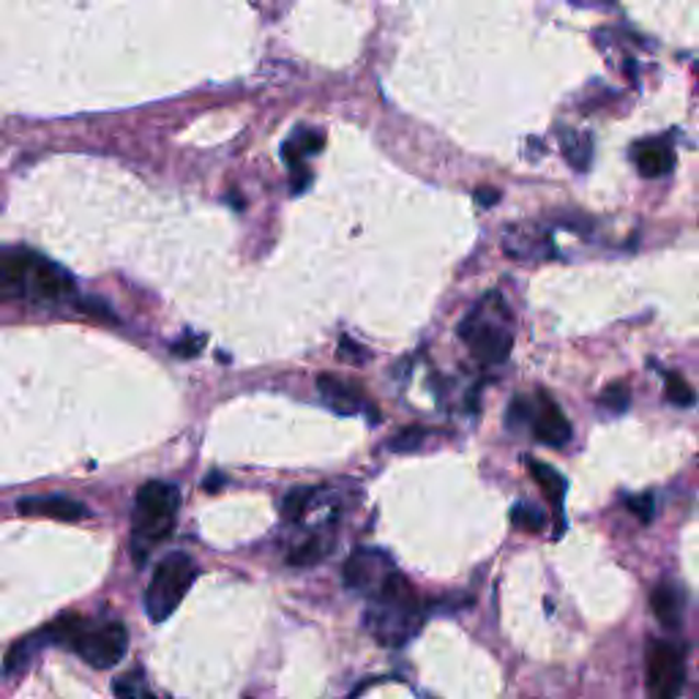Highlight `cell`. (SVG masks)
<instances>
[{
	"mask_svg": "<svg viewBox=\"0 0 699 699\" xmlns=\"http://www.w3.org/2000/svg\"><path fill=\"white\" fill-rule=\"evenodd\" d=\"M113 691H115V699H157L153 697V691L148 689V684L142 680L140 673H129L115 678Z\"/></svg>",
	"mask_w": 699,
	"mask_h": 699,
	"instance_id": "21",
	"label": "cell"
},
{
	"mask_svg": "<svg viewBox=\"0 0 699 699\" xmlns=\"http://www.w3.org/2000/svg\"><path fill=\"white\" fill-rule=\"evenodd\" d=\"M634 164L645 177H664L675 170V151L667 140H648L634 148Z\"/></svg>",
	"mask_w": 699,
	"mask_h": 699,
	"instance_id": "12",
	"label": "cell"
},
{
	"mask_svg": "<svg viewBox=\"0 0 699 699\" xmlns=\"http://www.w3.org/2000/svg\"><path fill=\"white\" fill-rule=\"evenodd\" d=\"M42 645H44L42 634H33V637H27V640L14 642V645H11V651L5 653V675H14L16 669L25 667V664L31 662L33 653H36Z\"/></svg>",
	"mask_w": 699,
	"mask_h": 699,
	"instance_id": "20",
	"label": "cell"
},
{
	"mask_svg": "<svg viewBox=\"0 0 699 699\" xmlns=\"http://www.w3.org/2000/svg\"><path fill=\"white\" fill-rule=\"evenodd\" d=\"M320 490H314V486H301V490H293L290 495L282 501V517L287 519V523H301L303 514L312 508V501L318 497Z\"/></svg>",
	"mask_w": 699,
	"mask_h": 699,
	"instance_id": "19",
	"label": "cell"
},
{
	"mask_svg": "<svg viewBox=\"0 0 699 699\" xmlns=\"http://www.w3.org/2000/svg\"><path fill=\"white\" fill-rule=\"evenodd\" d=\"M421 623H424V604L419 593L399 571H393L386 585L369 598L366 629L382 645L402 648L419 634Z\"/></svg>",
	"mask_w": 699,
	"mask_h": 699,
	"instance_id": "2",
	"label": "cell"
},
{
	"mask_svg": "<svg viewBox=\"0 0 699 699\" xmlns=\"http://www.w3.org/2000/svg\"><path fill=\"white\" fill-rule=\"evenodd\" d=\"M320 148H323V137H320L318 131L298 129L296 135H293V140L285 142V148H282V157L287 159V164H296V162H301L303 157H309V153H318Z\"/></svg>",
	"mask_w": 699,
	"mask_h": 699,
	"instance_id": "18",
	"label": "cell"
},
{
	"mask_svg": "<svg viewBox=\"0 0 699 699\" xmlns=\"http://www.w3.org/2000/svg\"><path fill=\"white\" fill-rule=\"evenodd\" d=\"M20 514H44V517L60 519V523H77V519L88 517V508L80 501L66 495H49V497H25L16 503Z\"/></svg>",
	"mask_w": 699,
	"mask_h": 699,
	"instance_id": "10",
	"label": "cell"
},
{
	"mask_svg": "<svg viewBox=\"0 0 699 699\" xmlns=\"http://www.w3.org/2000/svg\"><path fill=\"white\" fill-rule=\"evenodd\" d=\"M38 634L49 645H64L75 651L93 669L115 667L129 651V634H126V626L118 620L91 623V620H82L80 615L69 612L60 615Z\"/></svg>",
	"mask_w": 699,
	"mask_h": 699,
	"instance_id": "1",
	"label": "cell"
},
{
	"mask_svg": "<svg viewBox=\"0 0 699 699\" xmlns=\"http://www.w3.org/2000/svg\"><path fill=\"white\" fill-rule=\"evenodd\" d=\"M397 571L393 560L380 549H358L347 558L345 563V585L350 591H358L364 596H375L388 576Z\"/></svg>",
	"mask_w": 699,
	"mask_h": 699,
	"instance_id": "7",
	"label": "cell"
},
{
	"mask_svg": "<svg viewBox=\"0 0 699 699\" xmlns=\"http://www.w3.org/2000/svg\"><path fill=\"white\" fill-rule=\"evenodd\" d=\"M325 552H331V541L323 536V532H312L307 541L298 543L290 552L287 563L290 565H314L325 558Z\"/></svg>",
	"mask_w": 699,
	"mask_h": 699,
	"instance_id": "17",
	"label": "cell"
},
{
	"mask_svg": "<svg viewBox=\"0 0 699 699\" xmlns=\"http://www.w3.org/2000/svg\"><path fill=\"white\" fill-rule=\"evenodd\" d=\"M82 309H85V312H91V314H99L102 320H115L113 309H110L104 301H96V298H88V301H82Z\"/></svg>",
	"mask_w": 699,
	"mask_h": 699,
	"instance_id": "30",
	"label": "cell"
},
{
	"mask_svg": "<svg viewBox=\"0 0 699 699\" xmlns=\"http://www.w3.org/2000/svg\"><path fill=\"white\" fill-rule=\"evenodd\" d=\"M651 699H680L686 686V651L675 642L651 640L645 656Z\"/></svg>",
	"mask_w": 699,
	"mask_h": 699,
	"instance_id": "6",
	"label": "cell"
},
{
	"mask_svg": "<svg viewBox=\"0 0 699 699\" xmlns=\"http://www.w3.org/2000/svg\"><path fill=\"white\" fill-rule=\"evenodd\" d=\"M426 435H429V432H426L424 426H408V429H402L391 440V451H399V454L415 451V448L426 440Z\"/></svg>",
	"mask_w": 699,
	"mask_h": 699,
	"instance_id": "25",
	"label": "cell"
},
{
	"mask_svg": "<svg viewBox=\"0 0 699 699\" xmlns=\"http://www.w3.org/2000/svg\"><path fill=\"white\" fill-rule=\"evenodd\" d=\"M290 170H293V192H303V186H309V181H312V177H309V170L303 168V162H296V164H290Z\"/></svg>",
	"mask_w": 699,
	"mask_h": 699,
	"instance_id": "29",
	"label": "cell"
},
{
	"mask_svg": "<svg viewBox=\"0 0 699 699\" xmlns=\"http://www.w3.org/2000/svg\"><path fill=\"white\" fill-rule=\"evenodd\" d=\"M318 388H320V393H323L325 402H329L331 408L336 410V413H342V415L358 413L360 393L355 386H350V382H345V380H336V377H331V375H320Z\"/></svg>",
	"mask_w": 699,
	"mask_h": 699,
	"instance_id": "15",
	"label": "cell"
},
{
	"mask_svg": "<svg viewBox=\"0 0 699 699\" xmlns=\"http://www.w3.org/2000/svg\"><path fill=\"white\" fill-rule=\"evenodd\" d=\"M181 490L170 481H148L137 490L135 514H131V549L137 560H146L153 543L164 541L173 532Z\"/></svg>",
	"mask_w": 699,
	"mask_h": 699,
	"instance_id": "3",
	"label": "cell"
},
{
	"mask_svg": "<svg viewBox=\"0 0 699 699\" xmlns=\"http://www.w3.org/2000/svg\"><path fill=\"white\" fill-rule=\"evenodd\" d=\"M205 345V336H194L186 334L181 342H175L173 353L181 355V358H192V355H199V347Z\"/></svg>",
	"mask_w": 699,
	"mask_h": 699,
	"instance_id": "28",
	"label": "cell"
},
{
	"mask_svg": "<svg viewBox=\"0 0 699 699\" xmlns=\"http://www.w3.org/2000/svg\"><path fill=\"white\" fill-rule=\"evenodd\" d=\"M33 252L27 249H5L0 257V287H3L5 298L25 296L27 271H31Z\"/></svg>",
	"mask_w": 699,
	"mask_h": 699,
	"instance_id": "11",
	"label": "cell"
},
{
	"mask_svg": "<svg viewBox=\"0 0 699 699\" xmlns=\"http://www.w3.org/2000/svg\"><path fill=\"white\" fill-rule=\"evenodd\" d=\"M532 435H536L538 443H543V446H565V443L571 440V424L569 419L563 415V410L558 408V404L552 402V399L547 397V393H541L538 397V408H536V415H532Z\"/></svg>",
	"mask_w": 699,
	"mask_h": 699,
	"instance_id": "9",
	"label": "cell"
},
{
	"mask_svg": "<svg viewBox=\"0 0 699 699\" xmlns=\"http://www.w3.org/2000/svg\"><path fill=\"white\" fill-rule=\"evenodd\" d=\"M512 519L514 525L523 527L527 532H541L543 525H547V514H543L541 508L530 506V503H517L512 512Z\"/></svg>",
	"mask_w": 699,
	"mask_h": 699,
	"instance_id": "23",
	"label": "cell"
},
{
	"mask_svg": "<svg viewBox=\"0 0 699 699\" xmlns=\"http://www.w3.org/2000/svg\"><path fill=\"white\" fill-rule=\"evenodd\" d=\"M358 345H355V342H350V340H342V355H345V358H353L355 364H360V360L366 358L364 353H358Z\"/></svg>",
	"mask_w": 699,
	"mask_h": 699,
	"instance_id": "32",
	"label": "cell"
},
{
	"mask_svg": "<svg viewBox=\"0 0 699 699\" xmlns=\"http://www.w3.org/2000/svg\"><path fill=\"white\" fill-rule=\"evenodd\" d=\"M560 140V151H563L565 162L574 170L585 173L593 162V137L587 131H576V129H560L558 135Z\"/></svg>",
	"mask_w": 699,
	"mask_h": 699,
	"instance_id": "16",
	"label": "cell"
},
{
	"mask_svg": "<svg viewBox=\"0 0 699 699\" xmlns=\"http://www.w3.org/2000/svg\"><path fill=\"white\" fill-rule=\"evenodd\" d=\"M684 591L678 585H673V582H662V585L653 587L651 609L658 618V623L667 626V629H678L680 626V620H684Z\"/></svg>",
	"mask_w": 699,
	"mask_h": 699,
	"instance_id": "13",
	"label": "cell"
},
{
	"mask_svg": "<svg viewBox=\"0 0 699 699\" xmlns=\"http://www.w3.org/2000/svg\"><path fill=\"white\" fill-rule=\"evenodd\" d=\"M71 290H75V279H71L69 271H64L58 263H53V260L33 254V263L25 282L27 298H33V301H60V298L69 296Z\"/></svg>",
	"mask_w": 699,
	"mask_h": 699,
	"instance_id": "8",
	"label": "cell"
},
{
	"mask_svg": "<svg viewBox=\"0 0 699 699\" xmlns=\"http://www.w3.org/2000/svg\"><path fill=\"white\" fill-rule=\"evenodd\" d=\"M626 506H629V512L637 514V519H640L642 525L651 523L653 514H656V503H653L651 492H645V495H637V497H626Z\"/></svg>",
	"mask_w": 699,
	"mask_h": 699,
	"instance_id": "26",
	"label": "cell"
},
{
	"mask_svg": "<svg viewBox=\"0 0 699 699\" xmlns=\"http://www.w3.org/2000/svg\"><path fill=\"white\" fill-rule=\"evenodd\" d=\"M527 468H530L532 479H536V484L541 486V492L547 495V501L552 503L554 512H558L560 523H563V501H565V492H569V481H565L563 475L552 468V465L536 462V459L530 457H527Z\"/></svg>",
	"mask_w": 699,
	"mask_h": 699,
	"instance_id": "14",
	"label": "cell"
},
{
	"mask_svg": "<svg viewBox=\"0 0 699 699\" xmlns=\"http://www.w3.org/2000/svg\"><path fill=\"white\" fill-rule=\"evenodd\" d=\"M532 415H536V408L525 397H517L512 402V408H508V426L517 429L523 424H532Z\"/></svg>",
	"mask_w": 699,
	"mask_h": 699,
	"instance_id": "27",
	"label": "cell"
},
{
	"mask_svg": "<svg viewBox=\"0 0 699 699\" xmlns=\"http://www.w3.org/2000/svg\"><path fill=\"white\" fill-rule=\"evenodd\" d=\"M199 569L186 552H173L159 560L146 591V612L153 623H164L181 607L186 593L192 591Z\"/></svg>",
	"mask_w": 699,
	"mask_h": 699,
	"instance_id": "4",
	"label": "cell"
},
{
	"mask_svg": "<svg viewBox=\"0 0 699 699\" xmlns=\"http://www.w3.org/2000/svg\"><path fill=\"white\" fill-rule=\"evenodd\" d=\"M497 199H501V192H497V188H475V203L479 205L492 208V205H497Z\"/></svg>",
	"mask_w": 699,
	"mask_h": 699,
	"instance_id": "31",
	"label": "cell"
},
{
	"mask_svg": "<svg viewBox=\"0 0 699 699\" xmlns=\"http://www.w3.org/2000/svg\"><path fill=\"white\" fill-rule=\"evenodd\" d=\"M598 404H601L604 410H609V413L623 415L631 404L629 386H623V382H612V386H607L601 391V397H598Z\"/></svg>",
	"mask_w": 699,
	"mask_h": 699,
	"instance_id": "22",
	"label": "cell"
},
{
	"mask_svg": "<svg viewBox=\"0 0 699 699\" xmlns=\"http://www.w3.org/2000/svg\"><path fill=\"white\" fill-rule=\"evenodd\" d=\"M459 336L468 342L470 353L479 364L497 366L512 355L514 334L503 318H492L486 301L475 303L473 312L459 323Z\"/></svg>",
	"mask_w": 699,
	"mask_h": 699,
	"instance_id": "5",
	"label": "cell"
},
{
	"mask_svg": "<svg viewBox=\"0 0 699 699\" xmlns=\"http://www.w3.org/2000/svg\"><path fill=\"white\" fill-rule=\"evenodd\" d=\"M667 399L675 404V408H691L697 402L695 397V388L684 380L680 375L669 371L667 375Z\"/></svg>",
	"mask_w": 699,
	"mask_h": 699,
	"instance_id": "24",
	"label": "cell"
},
{
	"mask_svg": "<svg viewBox=\"0 0 699 699\" xmlns=\"http://www.w3.org/2000/svg\"><path fill=\"white\" fill-rule=\"evenodd\" d=\"M221 486H225V475H221V473H210L208 479H205V490H208V492L221 490Z\"/></svg>",
	"mask_w": 699,
	"mask_h": 699,
	"instance_id": "33",
	"label": "cell"
}]
</instances>
